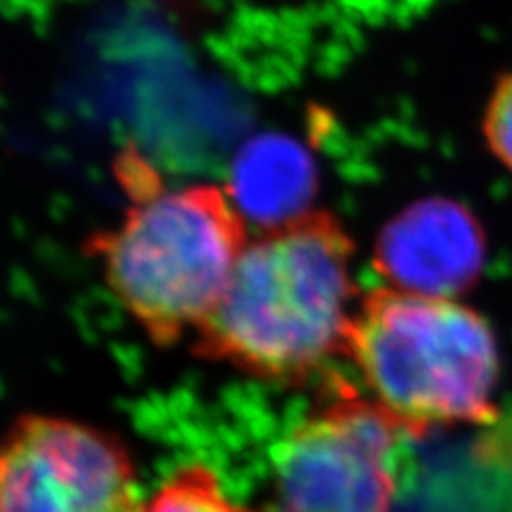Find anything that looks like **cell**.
I'll return each instance as SVG.
<instances>
[{"mask_svg": "<svg viewBox=\"0 0 512 512\" xmlns=\"http://www.w3.org/2000/svg\"><path fill=\"white\" fill-rule=\"evenodd\" d=\"M352 252L344 224L320 210L250 239L195 355L263 380H306L346 348Z\"/></svg>", "mask_w": 512, "mask_h": 512, "instance_id": "6da1fadb", "label": "cell"}, {"mask_svg": "<svg viewBox=\"0 0 512 512\" xmlns=\"http://www.w3.org/2000/svg\"><path fill=\"white\" fill-rule=\"evenodd\" d=\"M116 229L88 239L122 308L158 346L199 329L220 303L248 246V220L229 188H163L137 178Z\"/></svg>", "mask_w": 512, "mask_h": 512, "instance_id": "7a4b0ae2", "label": "cell"}, {"mask_svg": "<svg viewBox=\"0 0 512 512\" xmlns=\"http://www.w3.org/2000/svg\"><path fill=\"white\" fill-rule=\"evenodd\" d=\"M344 352L408 434L495 419L500 344L461 301L374 288L350 318Z\"/></svg>", "mask_w": 512, "mask_h": 512, "instance_id": "3957f363", "label": "cell"}, {"mask_svg": "<svg viewBox=\"0 0 512 512\" xmlns=\"http://www.w3.org/2000/svg\"><path fill=\"white\" fill-rule=\"evenodd\" d=\"M399 431L387 410L350 395L314 412L274 451L282 510L391 512Z\"/></svg>", "mask_w": 512, "mask_h": 512, "instance_id": "277c9868", "label": "cell"}, {"mask_svg": "<svg viewBox=\"0 0 512 512\" xmlns=\"http://www.w3.org/2000/svg\"><path fill=\"white\" fill-rule=\"evenodd\" d=\"M124 446L105 431L24 414L0 457V512H137Z\"/></svg>", "mask_w": 512, "mask_h": 512, "instance_id": "5b68a950", "label": "cell"}, {"mask_svg": "<svg viewBox=\"0 0 512 512\" xmlns=\"http://www.w3.org/2000/svg\"><path fill=\"white\" fill-rule=\"evenodd\" d=\"M487 261L478 218L451 199H425L397 214L376 239L374 267L395 291L455 299L476 286Z\"/></svg>", "mask_w": 512, "mask_h": 512, "instance_id": "8992f818", "label": "cell"}, {"mask_svg": "<svg viewBox=\"0 0 512 512\" xmlns=\"http://www.w3.org/2000/svg\"><path fill=\"white\" fill-rule=\"evenodd\" d=\"M229 192L244 218L265 231L291 222L312 212L306 207L314 195L308 156L280 137L252 141L237 158Z\"/></svg>", "mask_w": 512, "mask_h": 512, "instance_id": "52a82bcc", "label": "cell"}, {"mask_svg": "<svg viewBox=\"0 0 512 512\" xmlns=\"http://www.w3.org/2000/svg\"><path fill=\"white\" fill-rule=\"evenodd\" d=\"M137 512H246L222 493L216 476L203 466H190L175 472L154 498Z\"/></svg>", "mask_w": 512, "mask_h": 512, "instance_id": "ba28073f", "label": "cell"}, {"mask_svg": "<svg viewBox=\"0 0 512 512\" xmlns=\"http://www.w3.org/2000/svg\"><path fill=\"white\" fill-rule=\"evenodd\" d=\"M483 137L489 152L512 171V73L493 86L483 114Z\"/></svg>", "mask_w": 512, "mask_h": 512, "instance_id": "9c48e42d", "label": "cell"}]
</instances>
